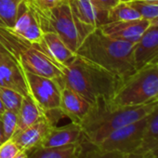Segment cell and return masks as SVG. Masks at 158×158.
Listing matches in <instances>:
<instances>
[{
    "label": "cell",
    "mask_w": 158,
    "mask_h": 158,
    "mask_svg": "<svg viewBox=\"0 0 158 158\" xmlns=\"http://www.w3.org/2000/svg\"><path fill=\"white\" fill-rule=\"evenodd\" d=\"M158 100V64L137 69L120 82L109 100L114 106H137Z\"/></svg>",
    "instance_id": "277c9868"
},
{
    "label": "cell",
    "mask_w": 158,
    "mask_h": 158,
    "mask_svg": "<svg viewBox=\"0 0 158 158\" xmlns=\"http://www.w3.org/2000/svg\"><path fill=\"white\" fill-rule=\"evenodd\" d=\"M0 98L4 103L6 110L18 113L23 102V95L11 89L0 87Z\"/></svg>",
    "instance_id": "cb8c5ba5"
},
{
    "label": "cell",
    "mask_w": 158,
    "mask_h": 158,
    "mask_svg": "<svg viewBox=\"0 0 158 158\" xmlns=\"http://www.w3.org/2000/svg\"><path fill=\"white\" fill-rule=\"evenodd\" d=\"M35 15L44 33L54 32L74 53L85 37L94 30L83 26L76 21L68 1L60 0L47 14L35 13Z\"/></svg>",
    "instance_id": "5b68a950"
},
{
    "label": "cell",
    "mask_w": 158,
    "mask_h": 158,
    "mask_svg": "<svg viewBox=\"0 0 158 158\" xmlns=\"http://www.w3.org/2000/svg\"><path fill=\"white\" fill-rule=\"evenodd\" d=\"M73 16L83 26L95 29L108 23L107 11L97 10L90 0H69Z\"/></svg>",
    "instance_id": "e0dca14e"
},
{
    "label": "cell",
    "mask_w": 158,
    "mask_h": 158,
    "mask_svg": "<svg viewBox=\"0 0 158 158\" xmlns=\"http://www.w3.org/2000/svg\"><path fill=\"white\" fill-rule=\"evenodd\" d=\"M127 1L139 12L141 19L151 21L158 17V4L141 1V0H127Z\"/></svg>",
    "instance_id": "d4e9b609"
},
{
    "label": "cell",
    "mask_w": 158,
    "mask_h": 158,
    "mask_svg": "<svg viewBox=\"0 0 158 158\" xmlns=\"http://www.w3.org/2000/svg\"><path fill=\"white\" fill-rule=\"evenodd\" d=\"M44 114L30 94L23 96L21 108L18 112L17 131L23 130L37 122ZM16 131V132H17Z\"/></svg>",
    "instance_id": "d6986e66"
},
{
    "label": "cell",
    "mask_w": 158,
    "mask_h": 158,
    "mask_svg": "<svg viewBox=\"0 0 158 158\" xmlns=\"http://www.w3.org/2000/svg\"><path fill=\"white\" fill-rule=\"evenodd\" d=\"M24 71V70H23ZM29 94L52 126H57L63 116L60 110L61 89L55 79L24 71Z\"/></svg>",
    "instance_id": "8992f818"
},
{
    "label": "cell",
    "mask_w": 158,
    "mask_h": 158,
    "mask_svg": "<svg viewBox=\"0 0 158 158\" xmlns=\"http://www.w3.org/2000/svg\"><path fill=\"white\" fill-rule=\"evenodd\" d=\"M109 100L99 98L79 123L85 139L94 145H98L113 131L148 115L158 104L156 100L142 105L119 107L113 105Z\"/></svg>",
    "instance_id": "7a4b0ae2"
},
{
    "label": "cell",
    "mask_w": 158,
    "mask_h": 158,
    "mask_svg": "<svg viewBox=\"0 0 158 158\" xmlns=\"http://www.w3.org/2000/svg\"><path fill=\"white\" fill-rule=\"evenodd\" d=\"M0 87L11 89L23 96L29 94L24 71L16 58L0 63Z\"/></svg>",
    "instance_id": "2e32d148"
},
{
    "label": "cell",
    "mask_w": 158,
    "mask_h": 158,
    "mask_svg": "<svg viewBox=\"0 0 158 158\" xmlns=\"http://www.w3.org/2000/svg\"><path fill=\"white\" fill-rule=\"evenodd\" d=\"M0 158H1V156H0Z\"/></svg>",
    "instance_id": "8d00e7d4"
},
{
    "label": "cell",
    "mask_w": 158,
    "mask_h": 158,
    "mask_svg": "<svg viewBox=\"0 0 158 158\" xmlns=\"http://www.w3.org/2000/svg\"><path fill=\"white\" fill-rule=\"evenodd\" d=\"M141 1H146V2H151V3L158 4V0H141Z\"/></svg>",
    "instance_id": "836d02e7"
},
{
    "label": "cell",
    "mask_w": 158,
    "mask_h": 158,
    "mask_svg": "<svg viewBox=\"0 0 158 158\" xmlns=\"http://www.w3.org/2000/svg\"><path fill=\"white\" fill-rule=\"evenodd\" d=\"M150 25L158 27V17H156V18H154V19L151 20V21H150Z\"/></svg>",
    "instance_id": "d6a6232c"
},
{
    "label": "cell",
    "mask_w": 158,
    "mask_h": 158,
    "mask_svg": "<svg viewBox=\"0 0 158 158\" xmlns=\"http://www.w3.org/2000/svg\"><path fill=\"white\" fill-rule=\"evenodd\" d=\"M9 30L16 36L30 44L39 43L42 40L41 38L44 34L34 11L26 0H23L21 3L14 25Z\"/></svg>",
    "instance_id": "9c48e42d"
},
{
    "label": "cell",
    "mask_w": 158,
    "mask_h": 158,
    "mask_svg": "<svg viewBox=\"0 0 158 158\" xmlns=\"http://www.w3.org/2000/svg\"><path fill=\"white\" fill-rule=\"evenodd\" d=\"M5 140H6V139H5V134H4L3 125H2L1 119H0V145H1Z\"/></svg>",
    "instance_id": "f546056e"
},
{
    "label": "cell",
    "mask_w": 158,
    "mask_h": 158,
    "mask_svg": "<svg viewBox=\"0 0 158 158\" xmlns=\"http://www.w3.org/2000/svg\"><path fill=\"white\" fill-rule=\"evenodd\" d=\"M61 1H69V0H61Z\"/></svg>",
    "instance_id": "e575fe53"
},
{
    "label": "cell",
    "mask_w": 158,
    "mask_h": 158,
    "mask_svg": "<svg viewBox=\"0 0 158 158\" xmlns=\"http://www.w3.org/2000/svg\"><path fill=\"white\" fill-rule=\"evenodd\" d=\"M133 52L136 69L151 63L158 64V27L150 25L134 44Z\"/></svg>",
    "instance_id": "8fae6325"
},
{
    "label": "cell",
    "mask_w": 158,
    "mask_h": 158,
    "mask_svg": "<svg viewBox=\"0 0 158 158\" xmlns=\"http://www.w3.org/2000/svg\"><path fill=\"white\" fill-rule=\"evenodd\" d=\"M5 111H6V108H5V106H4V103H3L1 98H0V116H1V115L4 114Z\"/></svg>",
    "instance_id": "1f68e13d"
},
{
    "label": "cell",
    "mask_w": 158,
    "mask_h": 158,
    "mask_svg": "<svg viewBox=\"0 0 158 158\" xmlns=\"http://www.w3.org/2000/svg\"><path fill=\"white\" fill-rule=\"evenodd\" d=\"M52 127L54 126L43 116L30 127L17 131L11 139L18 144L22 151L31 152L35 149L41 147L44 139Z\"/></svg>",
    "instance_id": "4fadbf2b"
},
{
    "label": "cell",
    "mask_w": 158,
    "mask_h": 158,
    "mask_svg": "<svg viewBox=\"0 0 158 158\" xmlns=\"http://www.w3.org/2000/svg\"><path fill=\"white\" fill-rule=\"evenodd\" d=\"M148 115L113 131L96 146L104 151L120 152L127 158L134 155L141 145Z\"/></svg>",
    "instance_id": "52a82bcc"
},
{
    "label": "cell",
    "mask_w": 158,
    "mask_h": 158,
    "mask_svg": "<svg viewBox=\"0 0 158 158\" xmlns=\"http://www.w3.org/2000/svg\"><path fill=\"white\" fill-rule=\"evenodd\" d=\"M121 1H127V0H121Z\"/></svg>",
    "instance_id": "d590c367"
},
{
    "label": "cell",
    "mask_w": 158,
    "mask_h": 158,
    "mask_svg": "<svg viewBox=\"0 0 158 158\" xmlns=\"http://www.w3.org/2000/svg\"><path fill=\"white\" fill-rule=\"evenodd\" d=\"M14 158H29V152L25 151H21Z\"/></svg>",
    "instance_id": "4dcf8cb0"
},
{
    "label": "cell",
    "mask_w": 158,
    "mask_h": 158,
    "mask_svg": "<svg viewBox=\"0 0 158 158\" xmlns=\"http://www.w3.org/2000/svg\"><path fill=\"white\" fill-rule=\"evenodd\" d=\"M108 23L126 22L141 19L139 12L128 3V1H119L107 11Z\"/></svg>",
    "instance_id": "44dd1931"
},
{
    "label": "cell",
    "mask_w": 158,
    "mask_h": 158,
    "mask_svg": "<svg viewBox=\"0 0 158 158\" xmlns=\"http://www.w3.org/2000/svg\"><path fill=\"white\" fill-rule=\"evenodd\" d=\"M0 119L2 121L5 139H11L17 131L18 127V113L6 110L4 114L0 116Z\"/></svg>",
    "instance_id": "484cf974"
},
{
    "label": "cell",
    "mask_w": 158,
    "mask_h": 158,
    "mask_svg": "<svg viewBox=\"0 0 158 158\" xmlns=\"http://www.w3.org/2000/svg\"><path fill=\"white\" fill-rule=\"evenodd\" d=\"M121 0H90L91 4L99 10L108 11Z\"/></svg>",
    "instance_id": "83f0119b"
},
{
    "label": "cell",
    "mask_w": 158,
    "mask_h": 158,
    "mask_svg": "<svg viewBox=\"0 0 158 158\" xmlns=\"http://www.w3.org/2000/svg\"><path fill=\"white\" fill-rule=\"evenodd\" d=\"M62 73L60 78L55 79L60 89L62 86L70 88L91 104L99 98L111 99L121 82L109 72L77 55Z\"/></svg>",
    "instance_id": "3957f363"
},
{
    "label": "cell",
    "mask_w": 158,
    "mask_h": 158,
    "mask_svg": "<svg viewBox=\"0 0 158 158\" xmlns=\"http://www.w3.org/2000/svg\"><path fill=\"white\" fill-rule=\"evenodd\" d=\"M79 158H127V156L117 152L102 150L98 146L84 139Z\"/></svg>",
    "instance_id": "603a6c76"
},
{
    "label": "cell",
    "mask_w": 158,
    "mask_h": 158,
    "mask_svg": "<svg viewBox=\"0 0 158 158\" xmlns=\"http://www.w3.org/2000/svg\"><path fill=\"white\" fill-rule=\"evenodd\" d=\"M128 158H158V104L148 115L139 149Z\"/></svg>",
    "instance_id": "ac0fdd59"
},
{
    "label": "cell",
    "mask_w": 158,
    "mask_h": 158,
    "mask_svg": "<svg viewBox=\"0 0 158 158\" xmlns=\"http://www.w3.org/2000/svg\"><path fill=\"white\" fill-rule=\"evenodd\" d=\"M36 45L62 70L64 67L69 66L76 57V53L68 48L54 32H45L41 42Z\"/></svg>",
    "instance_id": "7c38bea8"
},
{
    "label": "cell",
    "mask_w": 158,
    "mask_h": 158,
    "mask_svg": "<svg viewBox=\"0 0 158 158\" xmlns=\"http://www.w3.org/2000/svg\"><path fill=\"white\" fill-rule=\"evenodd\" d=\"M150 26V21L138 19L126 22L107 23L100 26L102 32L114 39L130 43H137L146 29Z\"/></svg>",
    "instance_id": "30bf717a"
},
{
    "label": "cell",
    "mask_w": 158,
    "mask_h": 158,
    "mask_svg": "<svg viewBox=\"0 0 158 158\" xmlns=\"http://www.w3.org/2000/svg\"><path fill=\"white\" fill-rule=\"evenodd\" d=\"M16 58L26 72L51 79H59L63 75L61 67L46 55L36 44L21 48Z\"/></svg>",
    "instance_id": "ba28073f"
},
{
    "label": "cell",
    "mask_w": 158,
    "mask_h": 158,
    "mask_svg": "<svg viewBox=\"0 0 158 158\" xmlns=\"http://www.w3.org/2000/svg\"><path fill=\"white\" fill-rule=\"evenodd\" d=\"M91 103L66 86L61 87L60 110L71 122L80 123L90 109Z\"/></svg>",
    "instance_id": "5bb4252c"
},
{
    "label": "cell",
    "mask_w": 158,
    "mask_h": 158,
    "mask_svg": "<svg viewBox=\"0 0 158 158\" xmlns=\"http://www.w3.org/2000/svg\"><path fill=\"white\" fill-rule=\"evenodd\" d=\"M133 48L134 43L112 38L98 27L85 37L76 50V55L122 81L137 70Z\"/></svg>",
    "instance_id": "6da1fadb"
},
{
    "label": "cell",
    "mask_w": 158,
    "mask_h": 158,
    "mask_svg": "<svg viewBox=\"0 0 158 158\" xmlns=\"http://www.w3.org/2000/svg\"><path fill=\"white\" fill-rule=\"evenodd\" d=\"M16 58L1 42H0V63L4 62L10 59Z\"/></svg>",
    "instance_id": "f1b7e54d"
},
{
    "label": "cell",
    "mask_w": 158,
    "mask_h": 158,
    "mask_svg": "<svg viewBox=\"0 0 158 158\" xmlns=\"http://www.w3.org/2000/svg\"><path fill=\"white\" fill-rule=\"evenodd\" d=\"M83 141L62 147H39L29 152V158H79Z\"/></svg>",
    "instance_id": "ffe728a7"
},
{
    "label": "cell",
    "mask_w": 158,
    "mask_h": 158,
    "mask_svg": "<svg viewBox=\"0 0 158 158\" xmlns=\"http://www.w3.org/2000/svg\"><path fill=\"white\" fill-rule=\"evenodd\" d=\"M23 0H0V22L3 26L10 29L13 27L18 9Z\"/></svg>",
    "instance_id": "7402d4cb"
},
{
    "label": "cell",
    "mask_w": 158,
    "mask_h": 158,
    "mask_svg": "<svg viewBox=\"0 0 158 158\" xmlns=\"http://www.w3.org/2000/svg\"><path fill=\"white\" fill-rule=\"evenodd\" d=\"M22 150L18 146V144L12 139L5 140L0 145V156L1 158H14Z\"/></svg>",
    "instance_id": "4316f807"
},
{
    "label": "cell",
    "mask_w": 158,
    "mask_h": 158,
    "mask_svg": "<svg viewBox=\"0 0 158 158\" xmlns=\"http://www.w3.org/2000/svg\"><path fill=\"white\" fill-rule=\"evenodd\" d=\"M85 139L80 125L71 122L62 127H52L46 138L44 139L41 147H62L80 143Z\"/></svg>",
    "instance_id": "9a60e30c"
}]
</instances>
